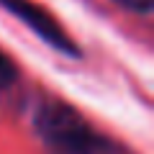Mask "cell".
<instances>
[{
	"label": "cell",
	"instance_id": "6da1fadb",
	"mask_svg": "<svg viewBox=\"0 0 154 154\" xmlns=\"http://www.w3.org/2000/svg\"><path fill=\"white\" fill-rule=\"evenodd\" d=\"M33 126L51 154H116L113 144L64 103L38 105Z\"/></svg>",
	"mask_w": 154,
	"mask_h": 154
},
{
	"label": "cell",
	"instance_id": "7a4b0ae2",
	"mask_svg": "<svg viewBox=\"0 0 154 154\" xmlns=\"http://www.w3.org/2000/svg\"><path fill=\"white\" fill-rule=\"evenodd\" d=\"M0 5L5 8V11H11L18 21H23L36 36L44 38L49 46L59 49L62 54H67V57H80V49L75 46V41H72V38L67 36V31L51 18V13H46L41 5H36L31 0H0Z\"/></svg>",
	"mask_w": 154,
	"mask_h": 154
},
{
	"label": "cell",
	"instance_id": "3957f363",
	"mask_svg": "<svg viewBox=\"0 0 154 154\" xmlns=\"http://www.w3.org/2000/svg\"><path fill=\"white\" fill-rule=\"evenodd\" d=\"M16 80H18V67L13 64V62L3 54V51H0V90L11 88Z\"/></svg>",
	"mask_w": 154,
	"mask_h": 154
},
{
	"label": "cell",
	"instance_id": "277c9868",
	"mask_svg": "<svg viewBox=\"0 0 154 154\" xmlns=\"http://www.w3.org/2000/svg\"><path fill=\"white\" fill-rule=\"evenodd\" d=\"M126 11L131 13H139V16H149L154 11V0H118Z\"/></svg>",
	"mask_w": 154,
	"mask_h": 154
}]
</instances>
